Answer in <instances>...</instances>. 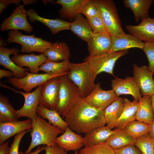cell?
<instances>
[{"label": "cell", "instance_id": "6da1fadb", "mask_svg": "<svg viewBox=\"0 0 154 154\" xmlns=\"http://www.w3.org/2000/svg\"><path fill=\"white\" fill-rule=\"evenodd\" d=\"M64 120L68 127L78 134H85L106 124L104 110L94 107L82 98L72 107Z\"/></svg>", "mask_w": 154, "mask_h": 154}, {"label": "cell", "instance_id": "7a4b0ae2", "mask_svg": "<svg viewBox=\"0 0 154 154\" xmlns=\"http://www.w3.org/2000/svg\"><path fill=\"white\" fill-rule=\"evenodd\" d=\"M32 127L31 132V140L25 153H28L36 147L41 145L48 146L56 145L55 140L58 136L64 131L47 122L37 114L32 121Z\"/></svg>", "mask_w": 154, "mask_h": 154}, {"label": "cell", "instance_id": "3957f363", "mask_svg": "<svg viewBox=\"0 0 154 154\" xmlns=\"http://www.w3.org/2000/svg\"><path fill=\"white\" fill-rule=\"evenodd\" d=\"M67 76L78 88L81 97L84 98L91 92L95 84L96 76L83 62L80 63L71 62Z\"/></svg>", "mask_w": 154, "mask_h": 154}, {"label": "cell", "instance_id": "277c9868", "mask_svg": "<svg viewBox=\"0 0 154 154\" xmlns=\"http://www.w3.org/2000/svg\"><path fill=\"white\" fill-rule=\"evenodd\" d=\"M59 91L55 110L64 118L72 107L81 97L78 88L67 75L59 76Z\"/></svg>", "mask_w": 154, "mask_h": 154}, {"label": "cell", "instance_id": "5b68a950", "mask_svg": "<svg viewBox=\"0 0 154 154\" xmlns=\"http://www.w3.org/2000/svg\"><path fill=\"white\" fill-rule=\"evenodd\" d=\"M99 14L111 35L120 36L125 34L114 2L112 0H94Z\"/></svg>", "mask_w": 154, "mask_h": 154}, {"label": "cell", "instance_id": "8992f818", "mask_svg": "<svg viewBox=\"0 0 154 154\" xmlns=\"http://www.w3.org/2000/svg\"><path fill=\"white\" fill-rule=\"evenodd\" d=\"M8 35L7 42L20 44L21 46L20 52L22 53L36 52L43 53L47 49L51 46V42L36 37L34 34L28 35L23 34L19 30H10Z\"/></svg>", "mask_w": 154, "mask_h": 154}, {"label": "cell", "instance_id": "52a82bcc", "mask_svg": "<svg viewBox=\"0 0 154 154\" xmlns=\"http://www.w3.org/2000/svg\"><path fill=\"white\" fill-rule=\"evenodd\" d=\"M127 50L116 52H108L102 54L89 55L85 58L90 68L96 76L98 74L105 72L114 76L113 70L117 60L127 54Z\"/></svg>", "mask_w": 154, "mask_h": 154}, {"label": "cell", "instance_id": "ba28073f", "mask_svg": "<svg viewBox=\"0 0 154 154\" xmlns=\"http://www.w3.org/2000/svg\"><path fill=\"white\" fill-rule=\"evenodd\" d=\"M68 73L51 75L46 73L33 74L28 72L27 76L24 78H17L13 77L8 78L6 81L17 89H22L26 93H30L33 88L42 85L50 79L67 75Z\"/></svg>", "mask_w": 154, "mask_h": 154}, {"label": "cell", "instance_id": "9c48e42d", "mask_svg": "<svg viewBox=\"0 0 154 154\" xmlns=\"http://www.w3.org/2000/svg\"><path fill=\"white\" fill-rule=\"evenodd\" d=\"M27 11L23 5H20L16 7L9 16L3 20L0 31L21 30L28 33L31 32L33 29L28 21Z\"/></svg>", "mask_w": 154, "mask_h": 154}, {"label": "cell", "instance_id": "30bf717a", "mask_svg": "<svg viewBox=\"0 0 154 154\" xmlns=\"http://www.w3.org/2000/svg\"><path fill=\"white\" fill-rule=\"evenodd\" d=\"M42 85L37 87L32 92L26 93L18 91L12 88L7 86V88L17 93L23 95L25 99L23 106L16 110V114L18 119L22 117H27L32 121L34 120L37 114V109L39 106L40 94Z\"/></svg>", "mask_w": 154, "mask_h": 154}, {"label": "cell", "instance_id": "8fae6325", "mask_svg": "<svg viewBox=\"0 0 154 154\" xmlns=\"http://www.w3.org/2000/svg\"><path fill=\"white\" fill-rule=\"evenodd\" d=\"M59 77L51 78L42 85L40 94L39 106L55 110L58 99Z\"/></svg>", "mask_w": 154, "mask_h": 154}, {"label": "cell", "instance_id": "7c38bea8", "mask_svg": "<svg viewBox=\"0 0 154 154\" xmlns=\"http://www.w3.org/2000/svg\"><path fill=\"white\" fill-rule=\"evenodd\" d=\"M118 97L112 89H102L98 82L95 84L91 93L84 98L92 106L104 110Z\"/></svg>", "mask_w": 154, "mask_h": 154}, {"label": "cell", "instance_id": "4fadbf2b", "mask_svg": "<svg viewBox=\"0 0 154 154\" xmlns=\"http://www.w3.org/2000/svg\"><path fill=\"white\" fill-rule=\"evenodd\" d=\"M133 78L138 86L141 95L151 96L154 94L153 74L148 67L143 65L139 67L133 65Z\"/></svg>", "mask_w": 154, "mask_h": 154}, {"label": "cell", "instance_id": "5bb4252c", "mask_svg": "<svg viewBox=\"0 0 154 154\" xmlns=\"http://www.w3.org/2000/svg\"><path fill=\"white\" fill-rule=\"evenodd\" d=\"M111 86L116 95H131L134 100L139 101L141 98L139 89L133 77H127L124 79L116 77L112 80Z\"/></svg>", "mask_w": 154, "mask_h": 154}, {"label": "cell", "instance_id": "9a60e30c", "mask_svg": "<svg viewBox=\"0 0 154 154\" xmlns=\"http://www.w3.org/2000/svg\"><path fill=\"white\" fill-rule=\"evenodd\" d=\"M11 59L20 67H28L30 73L33 74H38L39 67L48 61L44 53L39 55H35L33 52L30 54H18L12 56Z\"/></svg>", "mask_w": 154, "mask_h": 154}, {"label": "cell", "instance_id": "2e32d148", "mask_svg": "<svg viewBox=\"0 0 154 154\" xmlns=\"http://www.w3.org/2000/svg\"><path fill=\"white\" fill-rule=\"evenodd\" d=\"M126 29L142 41L154 43V18L143 19L137 25H126Z\"/></svg>", "mask_w": 154, "mask_h": 154}, {"label": "cell", "instance_id": "e0dca14e", "mask_svg": "<svg viewBox=\"0 0 154 154\" xmlns=\"http://www.w3.org/2000/svg\"><path fill=\"white\" fill-rule=\"evenodd\" d=\"M32 122L30 119L23 121L0 122V144L25 130L31 129Z\"/></svg>", "mask_w": 154, "mask_h": 154}, {"label": "cell", "instance_id": "ac0fdd59", "mask_svg": "<svg viewBox=\"0 0 154 154\" xmlns=\"http://www.w3.org/2000/svg\"><path fill=\"white\" fill-rule=\"evenodd\" d=\"M56 145L66 151L80 150L84 145V137L68 127L64 133L55 140Z\"/></svg>", "mask_w": 154, "mask_h": 154}, {"label": "cell", "instance_id": "d6986e66", "mask_svg": "<svg viewBox=\"0 0 154 154\" xmlns=\"http://www.w3.org/2000/svg\"><path fill=\"white\" fill-rule=\"evenodd\" d=\"M111 35L109 34L93 33L87 42L89 55L108 53L112 46Z\"/></svg>", "mask_w": 154, "mask_h": 154}, {"label": "cell", "instance_id": "ffe728a7", "mask_svg": "<svg viewBox=\"0 0 154 154\" xmlns=\"http://www.w3.org/2000/svg\"><path fill=\"white\" fill-rule=\"evenodd\" d=\"M20 50L13 46L11 48L0 47V64L12 71L14 77L20 78L26 76L29 69L20 67L11 60L9 56L18 54Z\"/></svg>", "mask_w": 154, "mask_h": 154}, {"label": "cell", "instance_id": "44dd1931", "mask_svg": "<svg viewBox=\"0 0 154 154\" xmlns=\"http://www.w3.org/2000/svg\"><path fill=\"white\" fill-rule=\"evenodd\" d=\"M111 39L112 46L108 52L126 50L131 48L143 49L145 45V42L132 35L125 33L120 36H112Z\"/></svg>", "mask_w": 154, "mask_h": 154}, {"label": "cell", "instance_id": "7402d4cb", "mask_svg": "<svg viewBox=\"0 0 154 154\" xmlns=\"http://www.w3.org/2000/svg\"><path fill=\"white\" fill-rule=\"evenodd\" d=\"M27 14L31 22L37 21L42 23L49 29L52 35H55L62 30H70V23L59 18L50 19L42 17L32 8L27 10Z\"/></svg>", "mask_w": 154, "mask_h": 154}, {"label": "cell", "instance_id": "603a6c76", "mask_svg": "<svg viewBox=\"0 0 154 154\" xmlns=\"http://www.w3.org/2000/svg\"><path fill=\"white\" fill-rule=\"evenodd\" d=\"M124 106L119 117L114 125V128L123 129L128 123L136 120V115L138 107L139 101L132 102L124 98Z\"/></svg>", "mask_w": 154, "mask_h": 154}, {"label": "cell", "instance_id": "cb8c5ba5", "mask_svg": "<svg viewBox=\"0 0 154 154\" xmlns=\"http://www.w3.org/2000/svg\"><path fill=\"white\" fill-rule=\"evenodd\" d=\"M116 130H112L107 125L94 129L85 134L84 146L105 143Z\"/></svg>", "mask_w": 154, "mask_h": 154}, {"label": "cell", "instance_id": "d4e9b609", "mask_svg": "<svg viewBox=\"0 0 154 154\" xmlns=\"http://www.w3.org/2000/svg\"><path fill=\"white\" fill-rule=\"evenodd\" d=\"M88 0H57L52 4H58L62 8L59 11L60 17L64 19H75Z\"/></svg>", "mask_w": 154, "mask_h": 154}, {"label": "cell", "instance_id": "484cf974", "mask_svg": "<svg viewBox=\"0 0 154 154\" xmlns=\"http://www.w3.org/2000/svg\"><path fill=\"white\" fill-rule=\"evenodd\" d=\"M152 0H124L123 3L126 8L130 9L137 23L149 17V11L153 4Z\"/></svg>", "mask_w": 154, "mask_h": 154}, {"label": "cell", "instance_id": "4316f807", "mask_svg": "<svg viewBox=\"0 0 154 154\" xmlns=\"http://www.w3.org/2000/svg\"><path fill=\"white\" fill-rule=\"evenodd\" d=\"M44 54L48 61L56 62L69 60L70 56V49L64 42L52 43L51 47L47 49Z\"/></svg>", "mask_w": 154, "mask_h": 154}, {"label": "cell", "instance_id": "83f0119b", "mask_svg": "<svg viewBox=\"0 0 154 154\" xmlns=\"http://www.w3.org/2000/svg\"><path fill=\"white\" fill-rule=\"evenodd\" d=\"M70 30L86 42L93 34L88 20L84 17L81 14L76 16L74 22L71 23Z\"/></svg>", "mask_w": 154, "mask_h": 154}, {"label": "cell", "instance_id": "f1b7e54d", "mask_svg": "<svg viewBox=\"0 0 154 154\" xmlns=\"http://www.w3.org/2000/svg\"><path fill=\"white\" fill-rule=\"evenodd\" d=\"M124 106V99L118 97L104 110V116L107 126L112 129L122 112Z\"/></svg>", "mask_w": 154, "mask_h": 154}, {"label": "cell", "instance_id": "f546056e", "mask_svg": "<svg viewBox=\"0 0 154 154\" xmlns=\"http://www.w3.org/2000/svg\"><path fill=\"white\" fill-rule=\"evenodd\" d=\"M154 119L151 97L144 95L139 101V105L136 115V120L150 125Z\"/></svg>", "mask_w": 154, "mask_h": 154}, {"label": "cell", "instance_id": "4dcf8cb0", "mask_svg": "<svg viewBox=\"0 0 154 154\" xmlns=\"http://www.w3.org/2000/svg\"><path fill=\"white\" fill-rule=\"evenodd\" d=\"M37 114L44 119H46L48 123L64 131L68 127V125L59 114L55 110H51L39 106Z\"/></svg>", "mask_w": 154, "mask_h": 154}, {"label": "cell", "instance_id": "1f68e13d", "mask_svg": "<svg viewBox=\"0 0 154 154\" xmlns=\"http://www.w3.org/2000/svg\"><path fill=\"white\" fill-rule=\"evenodd\" d=\"M116 129V131L110 137L106 143L114 149H119L129 145H134L135 139L123 129Z\"/></svg>", "mask_w": 154, "mask_h": 154}, {"label": "cell", "instance_id": "d6a6232c", "mask_svg": "<svg viewBox=\"0 0 154 154\" xmlns=\"http://www.w3.org/2000/svg\"><path fill=\"white\" fill-rule=\"evenodd\" d=\"M7 97L0 95V122L19 121L16 112Z\"/></svg>", "mask_w": 154, "mask_h": 154}, {"label": "cell", "instance_id": "836d02e7", "mask_svg": "<svg viewBox=\"0 0 154 154\" xmlns=\"http://www.w3.org/2000/svg\"><path fill=\"white\" fill-rule=\"evenodd\" d=\"M71 62L69 60L56 62L48 61L40 66L39 71L51 75H58L68 73Z\"/></svg>", "mask_w": 154, "mask_h": 154}, {"label": "cell", "instance_id": "e575fe53", "mask_svg": "<svg viewBox=\"0 0 154 154\" xmlns=\"http://www.w3.org/2000/svg\"><path fill=\"white\" fill-rule=\"evenodd\" d=\"M135 139L149 134L150 125L140 121L135 120L127 124L123 129Z\"/></svg>", "mask_w": 154, "mask_h": 154}, {"label": "cell", "instance_id": "d590c367", "mask_svg": "<svg viewBox=\"0 0 154 154\" xmlns=\"http://www.w3.org/2000/svg\"><path fill=\"white\" fill-rule=\"evenodd\" d=\"M78 154H115L114 150L106 143L89 145L81 148Z\"/></svg>", "mask_w": 154, "mask_h": 154}, {"label": "cell", "instance_id": "8d00e7d4", "mask_svg": "<svg viewBox=\"0 0 154 154\" xmlns=\"http://www.w3.org/2000/svg\"><path fill=\"white\" fill-rule=\"evenodd\" d=\"M134 145L143 154H154L153 140L149 134L136 138Z\"/></svg>", "mask_w": 154, "mask_h": 154}, {"label": "cell", "instance_id": "74e56055", "mask_svg": "<svg viewBox=\"0 0 154 154\" xmlns=\"http://www.w3.org/2000/svg\"><path fill=\"white\" fill-rule=\"evenodd\" d=\"M80 13L84 15L88 20L99 15L94 0H88L81 10Z\"/></svg>", "mask_w": 154, "mask_h": 154}, {"label": "cell", "instance_id": "f35d334b", "mask_svg": "<svg viewBox=\"0 0 154 154\" xmlns=\"http://www.w3.org/2000/svg\"><path fill=\"white\" fill-rule=\"evenodd\" d=\"M88 21L93 33H100L110 35L99 15L94 17Z\"/></svg>", "mask_w": 154, "mask_h": 154}, {"label": "cell", "instance_id": "ab89813d", "mask_svg": "<svg viewBox=\"0 0 154 154\" xmlns=\"http://www.w3.org/2000/svg\"><path fill=\"white\" fill-rule=\"evenodd\" d=\"M147 58L148 69L154 74V43L145 42L142 49Z\"/></svg>", "mask_w": 154, "mask_h": 154}, {"label": "cell", "instance_id": "60d3db41", "mask_svg": "<svg viewBox=\"0 0 154 154\" xmlns=\"http://www.w3.org/2000/svg\"><path fill=\"white\" fill-rule=\"evenodd\" d=\"M32 129L23 131L16 135L10 147L9 154H19V149L21 141L24 136L27 132H31Z\"/></svg>", "mask_w": 154, "mask_h": 154}, {"label": "cell", "instance_id": "b9f144b4", "mask_svg": "<svg viewBox=\"0 0 154 154\" xmlns=\"http://www.w3.org/2000/svg\"><path fill=\"white\" fill-rule=\"evenodd\" d=\"M114 150L115 154H143L134 144L127 145L121 148Z\"/></svg>", "mask_w": 154, "mask_h": 154}, {"label": "cell", "instance_id": "7bdbcfd3", "mask_svg": "<svg viewBox=\"0 0 154 154\" xmlns=\"http://www.w3.org/2000/svg\"><path fill=\"white\" fill-rule=\"evenodd\" d=\"M45 154H68L67 151L57 145L44 147Z\"/></svg>", "mask_w": 154, "mask_h": 154}, {"label": "cell", "instance_id": "ee69618b", "mask_svg": "<svg viewBox=\"0 0 154 154\" xmlns=\"http://www.w3.org/2000/svg\"><path fill=\"white\" fill-rule=\"evenodd\" d=\"M21 0H0V15H1L6 7L11 4L19 6Z\"/></svg>", "mask_w": 154, "mask_h": 154}, {"label": "cell", "instance_id": "f6af8a7d", "mask_svg": "<svg viewBox=\"0 0 154 154\" xmlns=\"http://www.w3.org/2000/svg\"><path fill=\"white\" fill-rule=\"evenodd\" d=\"M9 140L0 144V154H9L10 147L9 146Z\"/></svg>", "mask_w": 154, "mask_h": 154}, {"label": "cell", "instance_id": "bcb514c9", "mask_svg": "<svg viewBox=\"0 0 154 154\" xmlns=\"http://www.w3.org/2000/svg\"><path fill=\"white\" fill-rule=\"evenodd\" d=\"M14 73L11 70H7L2 69H0V78L5 77L9 78L14 77Z\"/></svg>", "mask_w": 154, "mask_h": 154}, {"label": "cell", "instance_id": "7dc6e473", "mask_svg": "<svg viewBox=\"0 0 154 154\" xmlns=\"http://www.w3.org/2000/svg\"><path fill=\"white\" fill-rule=\"evenodd\" d=\"M44 147H39L34 152L28 153H24L21 151H19V154H38L40 152L44 150Z\"/></svg>", "mask_w": 154, "mask_h": 154}, {"label": "cell", "instance_id": "c3c4849f", "mask_svg": "<svg viewBox=\"0 0 154 154\" xmlns=\"http://www.w3.org/2000/svg\"><path fill=\"white\" fill-rule=\"evenodd\" d=\"M149 135L153 139H154V119L150 125V129Z\"/></svg>", "mask_w": 154, "mask_h": 154}, {"label": "cell", "instance_id": "681fc988", "mask_svg": "<svg viewBox=\"0 0 154 154\" xmlns=\"http://www.w3.org/2000/svg\"><path fill=\"white\" fill-rule=\"evenodd\" d=\"M23 2V5H30V4L35 3L37 2L36 0H22Z\"/></svg>", "mask_w": 154, "mask_h": 154}, {"label": "cell", "instance_id": "f907efd6", "mask_svg": "<svg viewBox=\"0 0 154 154\" xmlns=\"http://www.w3.org/2000/svg\"><path fill=\"white\" fill-rule=\"evenodd\" d=\"M7 42L1 37L0 38V47H5L7 45Z\"/></svg>", "mask_w": 154, "mask_h": 154}, {"label": "cell", "instance_id": "816d5d0a", "mask_svg": "<svg viewBox=\"0 0 154 154\" xmlns=\"http://www.w3.org/2000/svg\"><path fill=\"white\" fill-rule=\"evenodd\" d=\"M151 97V106L154 114V94L152 95Z\"/></svg>", "mask_w": 154, "mask_h": 154}, {"label": "cell", "instance_id": "f5cc1de1", "mask_svg": "<svg viewBox=\"0 0 154 154\" xmlns=\"http://www.w3.org/2000/svg\"><path fill=\"white\" fill-rule=\"evenodd\" d=\"M53 0H43L42 2L44 5H46L48 2H53Z\"/></svg>", "mask_w": 154, "mask_h": 154}, {"label": "cell", "instance_id": "db71d44e", "mask_svg": "<svg viewBox=\"0 0 154 154\" xmlns=\"http://www.w3.org/2000/svg\"><path fill=\"white\" fill-rule=\"evenodd\" d=\"M78 151H75L74 153V154H78Z\"/></svg>", "mask_w": 154, "mask_h": 154}, {"label": "cell", "instance_id": "11a10c76", "mask_svg": "<svg viewBox=\"0 0 154 154\" xmlns=\"http://www.w3.org/2000/svg\"><path fill=\"white\" fill-rule=\"evenodd\" d=\"M153 143H154V139H153Z\"/></svg>", "mask_w": 154, "mask_h": 154}]
</instances>
